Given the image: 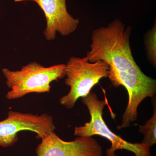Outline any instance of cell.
Here are the masks:
<instances>
[{"instance_id":"3957f363","label":"cell","mask_w":156,"mask_h":156,"mask_svg":"<svg viewBox=\"0 0 156 156\" xmlns=\"http://www.w3.org/2000/svg\"><path fill=\"white\" fill-rule=\"evenodd\" d=\"M83 103L87 106L91 116V120L83 126L76 127L74 134L77 136L89 137L99 135L108 140L111 146L106 150L107 156H115V151L126 150L131 152L135 156H151L150 147L141 143H131L115 134L108 127L103 119V111L107 102L98 99L97 95L90 92L82 98Z\"/></svg>"},{"instance_id":"9c48e42d","label":"cell","mask_w":156,"mask_h":156,"mask_svg":"<svg viewBox=\"0 0 156 156\" xmlns=\"http://www.w3.org/2000/svg\"><path fill=\"white\" fill-rule=\"evenodd\" d=\"M156 24L146 35L145 42L148 59L155 67L156 65Z\"/></svg>"},{"instance_id":"7a4b0ae2","label":"cell","mask_w":156,"mask_h":156,"mask_svg":"<svg viewBox=\"0 0 156 156\" xmlns=\"http://www.w3.org/2000/svg\"><path fill=\"white\" fill-rule=\"evenodd\" d=\"M6 84L10 91L6 97L9 100L21 98L31 93H43L50 91V84L65 76V64L44 67L36 62L24 66L19 70L3 69Z\"/></svg>"},{"instance_id":"5b68a950","label":"cell","mask_w":156,"mask_h":156,"mask_svg":"<svg viewBox=\"0 0 156 156\" xmlns=\"http://www.w3.org/2000/svg\"><path fill=\"white\" fill-rule=\"evenodd\" d=\"M56 127L53 118L47 114L41 115L23 113L10 111L5 120L0 121V146L9 147L18 140V133L30 131L42 139L52 132Z\"/></svg>"},{"instance_id":"6da1fadb","label":"cell","mask_w":156,"mask_h":156,"mask_svg":"<svg viewBox=\"0 0 156 156\" xmlns=\"http://www.w3.org/2000/svg\"><path fill=\"white\" fill-rule=\"evenodd\" d=\"M131 29L126 28L118 19L107 27L95 29L86 57L89 62L102 61L108 65V77L113 86H123L128 91V103L124 114L135 118L143 101L156 94V81L146 75L134 60L130 47Z\"/></svg>"},{"instance_id":"8992f818","label":"cell","mask_w":156,"mask_h":156,"mask_svg":"<svg viewBox=\"0 0 156 156\" xmlns=\"http://www.w3.org/2000/svg\"><path fill=\"white\" fill-rule=\"evenodd\" d=\"M36 153L37 156H103L102 147L92 136L66 141L54 131L42 138Z\"/></svg>"},{"instance_id":"ba28073f","label":"cell","mask_w":156,"mask_h":156,"mask_svg":"<svg viewBox=\"0 0 156 156\" xmlns=\"http://www.w3.org/2000/svg\"><path fill=\"white\" fill-rule=\"evenodd\" d=\"M139 132L144 136L143 143L147 144L150 147L156 143V107H154L153 115L145 125L139 126Z\"/></svg>"},{"instance_id":"277c9868","label":"cell","mask_w":156,"mask_h":156,"mask_svg":"<svg viewBox=\"0 0 156 156\" xmlns=\"http://www.w3.org/2000/svg\"><path fill=\"white\" fill-rule=\"evenodd\" d=\"M109 68L104 62H90L86 56L70 58L65 65V84L69 92L60 98L59 103L73 108L79 98L87 96L101 79L108 77Z\"/></svg>"},{"instance_id":"52a82bcc","label":"cell","mask_w":156,"mask_h":156,"mask_svg":"<svg viewBox=\"0 0 156 156\" xmlns=\"http://www.w3.org/2000/svg\"><path fill=\"white\" fill-rule=\"evenodd\" d=\"M25 1L36 3L44 12L47 22L44 34L48 41L54 40L57 32L66 36L77 28L79 20L68 12L66 0H15L17 2Z\"/></svg>"}]
</instances>
